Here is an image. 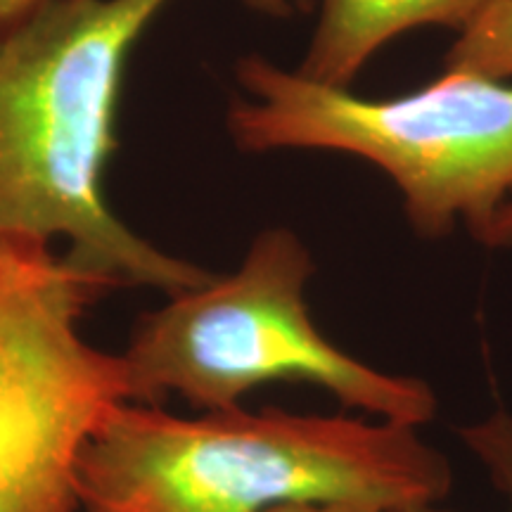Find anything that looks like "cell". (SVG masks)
Wrapping results in <instances>:
<instances>
[{"label": "cell", "instance_id": "3957f363", "mask_svg": "<svg viewBox=\"0 0 512 512\" xmlns=\"http://www.w3.org/2000/svg\"><path fill=\"white\" fill-rule=\"evenodd\" d=\"M235 74L252 95L228 110L240 150L368 159L399 185L422 235L439 238L460 219L486 240L512 202V86L446 72L401 98L366 100L256 55L242 57Z\"/></svg>", "mask_w": 512, "mask_h": 512}, {"label": "cell", "instance_id": "4fadbf2b", "mask_svg": "<svg viewBox=\"0 0 512 512\" xmlns=\"http://www.w3.org/2000/svg\"><path fill=\"white\" fill-rule=\"evenodd\" d=\"M403 512H441L434 508V505H425V508H413V510H403Z\"/></svg>", "mask_w": 512, "mask_h": 512}, {"label": "cell", "instance_id": "ba28073f", "mask_svg": "<svg viewBox=\"0 0 512 512\" xmlns=\"http://www.w3.org/2000/svg\"><path fill=\"white\" fill-rule=\"evenodd\" d=\"M460 439L489 472L512 510V415L496 411L460 430Z\"/></svg>", "mask_w": 512, "mask_h": 512}, {"label": "cell", "instance_id": "8992f818", "mask_svg": "<svg viewBox=\"0 0 512 512\" xmlns=\"http://www.w3.org/2000/svg\"><path fill=\"white\" fill-rule=\"evenodd\" d=\"M486 0H323L311 46L299 67L306 79L344 88L377 48L413 27L463 31Z\"/></svg>", "mask_w": 512, "mask_h": 512}, {"label": "cell", "instance_id": "7c38bea8", "mask_svg": "<svg viewBox=\"0 0 512 512\" xmlns=\"http://www.w3.org/2000/svg\"><path fill=\"white\" fill-rule=\"evenodd\" d=\"M489 245H512V202L505 207L491 228Z\"/></svg>", "mask_w": 512, "mask_h": 512}, {"label": "cell", "instance_id": "277c9868", "mask_svg": "<svg viewBox=\"0 0 512 512\" xmlns=\"http://www.w3.org/2000/svg\"><path fill=\"white\" fill-rule=\"evenodd\" d=\"M309 249L287 228L264 230L235 273L138 320L124 363L136 403L178 394L204 411H230L261 384L311 382L344 406L396 425H425L437 394L418 377L382 373L344 354L313 325Z\"/></svg>", "mask_w": 512, "mask_h": 512}, {"label": "cell", "instance_id": "9c48e42d", "mask_svg": "<svg viewBox=\"0 0 512 512\" xmlns=\"http://www.w3.org/2000/svg\"><path fill=\"white\" fill-rule=\"evenodd\" d=\"M247 8L259 12V15L273 19H290L294 15H306L313 8V0H242Z\"/></svg>", "mask_w": 512, "mask_h": 512}, {"label": "cell", "instance_id": "5b68a950", "mask_svg": "<svg viewBox=\"0 0 512 512\" xmlns=\"http://www.w3.org/2000/svg\"><path fill=\"white\" fill-rule=\"evenodd\" d=\"M121 283L74 252L0 235V512H79L83 448L136 401L121 354L81 320Z\"/></svg>", "mask_w": 512, "mask_h": 512}, {"label": "cell", "instance_id": "8fae6325", "mask_svg": "<svg viewBox=\"0 0 512 512\" xmlns=\"http://www.w3.org/2000/svg\"><path fill=\"white\" fill-rule=\"evenodd\" d=\"M43 0H0V29L10 27L17 19L29 15Z\"/></svg>", "mask_w": 512, "mask_h": 512}, {"label": "cell", "instance_id": "7a4b0ae2", "mask_svg": "<svg viewBox=\"0 0 512 512\" xmlns=\"http://www.w3.org/2000/svg\"><path fill=\"white\" fill-rule=\"evenodd\" d=\"M448 489V460L415 427L278 408L178 418L124 401L79 465V512H266L285 503L403 512L437 505Z\"/></svg>", "mask_w": 512, "mask_h": 512}, {"label": "cell", "instance_id": "6da1fadb", "mask_svg": "<svg viewBox=\"0 0 512 512\" xmlns=\"http://www.w3.org/2000/svg\"><path fill=\"white\" fill-rule=\"evenodd\" d=\"M171 0H43L0 29V235L67 240L121 287L216 278L133 233L105 197L126 64Z\"/></svg>", "mask_w": 512, "mask_h": 512}, {"label": "cell", "instance_id": "30bf717a", "mask_svg": "<svg viewBox=\"0 0 512 512\" xmlns=\"http://www.w3.org/2000/svg\"><path fill=\"white\" fill-rule=\"evenodd\" d=\"M266 512H380L368 505L356 503H285L268 508Z\"/></svg>", "mask_w": 512, "mask_h": 512}, {"label": "cell", "instance_id": "52a82bcc", "mask_svg": "<svg viewBox=\"0 0 512 512\" xmlns=\"http://www.w3.org/2000/svg\"><path fill=\"white\" fill-rule=\"evenodd\" d=\"M448 72L512 76V0H486L446 55Z\"/></svg>", "mask_w": 512, "mask_h": 512}]
</instances>
